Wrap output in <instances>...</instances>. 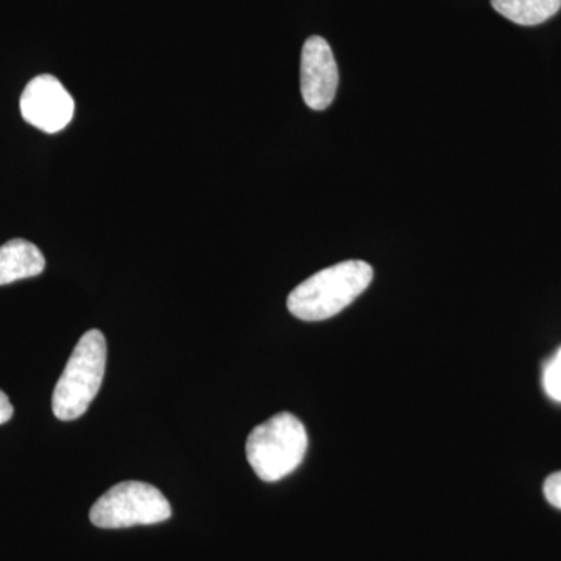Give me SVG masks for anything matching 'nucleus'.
Masks as SVG:
<instances>
[{
  "mask_svg": "<svg viewBox=\"0 0 561 561\" xmlns=\"http://www.w3.org/2000/svg\"><path fill=\"white\" fill-rule=\"evenodd\" d=\"M13 412L14 409L13 405H11L9 397L0 390V424L9 423L11 416H13Z\"/></svg>",
  "mask_w": 561,
  "mask_h": 561,
  "instance_id": "obj_11",
  "label": "nucleus"
},
{
  "mask_svg": "<svg viewBox=\"0 0 561 561\" xmlns=\"http://www.w3.org/2000/svg\"><path fill=\"white\" fill-rule=\"evenodd\" d=\"M542 389L552 401L561 402V346L542 368Z\"/></svg>",
  "mask_w": 561,
  "mask_h": 561,
  "instance_id": "obj_9",
  "label": "nucleus"
},
{
  "mask_svg": "<svg viewBox=\"0 0 561 561\" xmlns=\"http://www.w3.org/2000/svg\"><path fill=\"white\" fill-rule=\"evenodd\" d=\"M46 268V257L38 247L24 239H13L0 247V286L33 278Z\"/></svg>",
  "mask_w": 561,
  "mask_h": 561,
  "instance_id": "obj_7",
  "label": "nucleus"
},
{
  "mask_svg": "<svg viewBox=\"0 0 561 561\" xmlns=\"http://www.w3.org/2000/svg\"><path fill=\"white\" fill-rule=\"evenodd\" d=\"M21 114L44 133H58L72 121L76 102L61 81L49 73L35 77L21 95Z\"/></svg>",
  "mask_w": 561,
  "mask_h": 561,
  "instance_id": "obj_5",
  "label": "nucleus"
},
{
  "mask_svg": "<svg viewBox=\"0 0 561 561\" xmlns=\"http://www.w3.org/2000/svg\"><path fill=\"white\" fill-rule=\"evenodd\" d=\"M373 276L375 272L367 262L343 261L298 284L287 298V308L302 321L331 319L367 290Z\"/></svg>",
  "mask_w": 561,
  "mask_h": 561,
  "instance_id": "obj_1",
  "label": "nucleus"
},
{
  "mask_svg": "<svg viewBox=\"0 0 561 561\" xmlns=\"http://www.w3.org/2000/svg\"><path fill=\"white\" fill-rule=\"evenodd\" d=\"M491 5L508 21L531 27L556 16L561 0H491Z\"/></svg>",
  "mask_w": 561,
  "mask_h": 561,
  "instance_id": "obj_8",
  "label": "nucleus"
},
{
  "mask_svg": "<svg viewBox=\"0 0 561 561\" xmlns=\"http://www.w3.org/2000/svg\"><path fill=\"white\" fill-rule=\"evenodd\" d=\"M339 87V68L331 46L321 36L306 39L301 51V94L313 111L330 108Z\"/></svg>",
  "mask_w": 561,
  "mask_h": 561,
  "instance_id": "obj_6",
  "label": "nucleus"
},
{
  "mask_svg": "<svg viewBox=\"0 0 561 561\" xmlns=\"http://www.w3.org/2000/svg\"><path fill=\"white\" fill-rule=\"evenodd\" d=\"M542 493H545L546 501L552 505V507L561 511V471L553 472L545 481L542 485Z\"/></svg>",
  "mask_w": 561,
  "mask_h": 561,
  "instance_id": "obj_10",
  "label": "nucleus"
},
{
  "mask_svg": "<svg viewBox=\"0 0 561 561\" xmlns=\"http://www.w3.org/2000/svg\"><path fill=\"white\" fill-rule=\"evenodd\" d=\"M105 367V335L99 330L88 331L70 354L51 394V411L58 420H77L88 411L101 390Z\"/></svg>",
  "mask_w": 561,
  "mask_h": 561,
  "instance_id": "obj_2",
  "label": "nucleus"
},
{
  "mask_svg": "<svg viewBox=\"0 0 561 561\" xmlns=\"http://www.w3.org/2000/svg\"><path fill=\"white\" fill-rule=\"evenodd\" d=\"M308 443L301 421L289 412H280L251 431L247 459L261 481H280L300 467Z\"/></svg>",
  "mask_w": 561,
  "mask_h": 561,
  "instance_id": "obj_3",
  "label": "nucleus"
},
{
  "mask_svg": "<svg viewBox=\"0 0 561 561\" xmlns=\"http://www.w3.org/2000/svg\"><path fill=\"white\" fill-rule=\"evenodd\" d=\"M172 507L164 494L150 483H117L92 505L90 519L101 529H125L168 522Z\"/></svg>",
  "mask_w": 561,
  "mask_h": 561,
  "instance_id": "obj_4",
  "label": "nucleus"
}]
</instances>
